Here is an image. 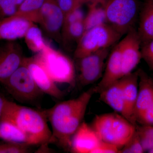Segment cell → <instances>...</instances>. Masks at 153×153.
<instances>
[{
    "instance_id": "1",
    "label": "cell",
    "mask_w": 153,
    "mask_h": 153,
    "mask_svg": "<svg viewBox=\"0 0 153 153\" xmlns=\"http://www.w3.org/2000/svg\"><path fill=\"white\" fill-rule=\"evenodd\" d=\"M94 87L73 99L60 102L43 111L52 128L51 143L70 151L71 139L83 122L88 105L95 94Z\"/></svg>"
},
{
    "instance_id": "2",
    "label": "cell",
    "mask_w": 153,
    "mask_h": 153,
    "mask_svg": "<svg viewBox=\"0 0 153 153\" xmlns=\"http://www.w3.org/2000/svg\"><path fill=\"white\" fill-rule=\"evenodd\" d=\"M1 120L13 124L30 137L35 146H47L52 132L43 111H38L4 99Z\"/></svg>"
},
{
    "instance_id": "3",
    "label": "cell",
    "mask_w": 153,
    "mask_h": 153,
    "mask_svg": "<svg viewBox=\"0 0 153 153\" xmlns=\"http://www.w3.org/2000/svg\"><path fill=\"white\" fill-rule=\"evenodd\" d=\"M91 126L101 141L114 145L120 151L133 136L137 126L113 112L96 116Z\"/></svg>"
},
{
    "instance_id": "4",
    "label": "cell",
    "mask_w": 153,
    "mask_h": 153,
    "mask_svg": "<svg viewBox=\"0 0 153 153\" xmlns=\"http://www.w3.org/2000/svg\"><path fill=\"white\" fill-rule=\"evenodd\" d=\"M34 57L54 82L74 85L76 80V67L67 55L46 44L43 50Z\"/></svg>"
},
{
    "instance_id": "5",
    "label": "cell",
    "mask_w": 153,
    "mask_h": 153,
    "mask_svg": "<svg viewBox=\"0 0 153 153\" xmlns=\"http://www.w3.org/2000/svg\"><path fill=\"white\" fill-rule=\"evenodd\" d=\"M122 36L108 23L86 30L77 43L74 57L79 59L100 49L110 48Z\"/></svg>"
},
{
    "instance_id": "6",
    "label": "cell",
    "mask_w": 153,
    "mask_h": 153,
    "mask_svg": "<svg viewBox=\"0 0 153 153\" xmlns=\"http://www.w3.org/2000/svg\"><path fill=\"white\" fill-rule=\"evenodd\" d=\"M104 7L108 24L122 36L134 28L139 10V0H107Z\"/></svg>"
},
{
    "instance_id": "7",
    "label": "cell",
    "mask_w": 153,
    "mask_h": 153,
    "mask_svg": "<svg viewBox=\"0 0 153 153\" xmlns=\"http://www.w3.org/2000/svg\"><path fill=\"white\" fill-rule=\"evenodd\" d=\"M2 84L15 99L21 102H31L44 93L36 85L29 69L22 63Z\"/></svg>"
},
{
    "instance_id": "8",
    "label": "cell",
    "mask_w": 153,
    "mask_h": 153,
    "mask_svg": "<svg viewBox=\"0 0 153 153\" xmlns=\"http://www.w3.org/2000/svg\"><path fill=\"white\" fill-rule=\"evenodd\" d=\"M64 15L57 0H45L39 13L38 23L47 36L58 43L62 42L61 31Z\"/></svg>"
},
{
    "instance_id": "9",
    "label": "cell",
    "mask_w": 153,
    "mask_h": 153,
    "mask_svg": "<svg viewBox=\"0 0 153 153\" xmlns=\"http://www.w3.org/2000/svg\"><path fill=\"white\" fill-rule=\"evenodd\" d=\"M121 57L123 76L132 73L142 57L141 41L137 31L133 28L118 43Z\"/></svg>"
},
{
    "instance_id": "10",
    "label": "cell",
    "mask_w": 153,
    "mask_h": 153,
    "mask_svg": "<svg viewBox=\"0 0 153 153\" xmlns=\"http://www.w3.org/2000/svg\"><path fill=\"white\" fill-rule=\"evenodd\" d=\"M20 44L14 41L0 46V83L7 79L22 65L25 57Z\"/></svg>"
},
{
    "instance_id": "11",
    "label": "cell",
    "mask_w": 153,
    "mask_h": 153,
    "mask_svg": "<svg viewBox=\"0 0 153 153\" xmlns=\"http://www.w3.org/2000/svg\"><path fill=\"white\" fill-rule=\"evenodd\" d=\"M23 63L27 67L36 85L43 93L57 99L63 97V91L58 88L56 82L34 56L24 57Z\"/></svg>"
},
{
    "instance_id": "12",
    "label": "cell",
    "mask_w": 153,
    "mask_h": 153,
    "mask_svg": "<svg viewBox=\"0 0 153 153\" xmlns=\"http://www.w3.org/2000/svg\"><path fill=\"white\" fill-rule=\"evenodd\" d=\"M123 76L120 49L116 44L109 54L101 80L94 87L95 93H100Z\"/></svg>"
},
{
    "instance_id": "13",
    "label": "cell",
    "mask_w": 153,
    "mask_h": 153,
    "mask_svg": "<svg viewBox=\"0 0 153 153\" xmlns=\"http://www.w3.org/2000/svg\"><path fill=\"white\" fill-rule=\"evenodd\" d=\"M101 141L91 126L83 122L72 137L70 152L92 153Z\"/></svg>"
},
{
    "instance_id": "14",
    "label": "cell",
    "mask_w": 153,
    "mask_h": 153,
    "mask_svg": "<svg viewBox=\"0 0 153 153\" xmlns=\"http://www.w3.org/2000/svg\"><path fill=\"white\" fill-rule=\"evenodd\" d=\"M138 71V92L134 115L137 123H139L145 111L153 102V78L143 69H139Z\"/></svg>"
},
{
    "instance_id": "15",
    "label": "cell",
    "mask_w": 153,
    "mask_h": 153,
    "mask_svg": "<svg viewBox=\"0 0 153 153\" xmlns=\"http://www.w3.org/2000/svg\"><path fill=\"white\" fill-rule=\"evenodd\" d=\"M125 111L123 117L134 125L137 126L134 112L138 92L139 76L137 71L123 76Z\"/></svg>"
},
{
    "instance_id": "16",
    "label": "cell",
    "mask_w": 153,
    "mask_h": 153,
    "mask_svg": "<svg viewBox=\"0 0 153 153\" xmlns=\"http://www.w3.org/2000/svg\"><path fill=\"white\" fill-rule=\"evenodd\" d=\"M34 23L14 15L0 21V40L14 41L24 38Z\"/></svg>"
},
{
    "instance_id": "17",
    "label": "cell",
    "mask_w": 153,
    "mask_h": 153,
    "mask_svg": "<svg viewBox=\"0 0 153 153\" xmlns=\"http://www.w3.org/2000/svg\"><path fill=\"white\" fill-rule=\"evenodd\" d=\"M99 94L101 101L123 116L125 103L123 77L102 90Z\"/></svg>"
},
{
    "instance_id": "18",
    "label": "cell",
    "mask_w": 153,
    "mask_h": 153,
    "mask_svg": "<svg viewBox=\"0 0 153 153\" xmlns=\"http://www.w3.org/2000/svg\"><path fill=\"white\" fill-rule=\"evenodd\" d=\"M137 31L141 44L153 39V0H146L144 4Z\"/></svg>"
},
{
    "instance_id": "19",
    "label": "cell",
    "mask_w": 153,
    "mask_h": 153,
    "mask_svg": "<svg viewBox=\"0 0 153 153\" xmlns=\"http://www.w3.org/2000/svg\"><path fill=\"white\" fill-rule=\"evenodd\" d=\"M0 138L6 141L35 146L30 137L21 129L5 121H0Z\"/></svg>"
},
{
    "instance_id": "20",
    "label": "cell",
    "mask_w": 153,
    "mask_h": 153,
    "mask_svg": "<svg viewBox=\"0 0 153 153\" xmlns=\"http://www.w3.org/2000/svg\"><path fill=\"white\" fill-rule=\"evenodd\" d=\"M45 0H25L15 15L34 23H38L39 13Z\"/></svg>"
},
{
    "instance_id": "21",
    "label": "cell",
    "mask_w": 153,
    "mask_h": 153,
    "mask_svg": "<svg viewBox=\"0 0 153 153\" xmlns=\"http://www.w3.org/2000/svg\"><path fill=\"white\" fill-rule=\"evenodd\" d=\"M83 23L85 31L108 23L104 6L97 4H89L88 12L84 18Z\"/></svg>"
},
{
    "instance_id": "22",
    "label": "cell",
    "mask_w": 153,
    "mask_h": 153,
    "mask_svg": "<svg viewBox=\"0 0 153 153\" xmlns=\"http://www.w3.org/2000/svg\"><path fill=\"white\" fill-rule=\"evenodd\" d=\"M24 38L27 47L35 53L42 51L46 44L41 29L35 23L28 29Z\"/></svg>"
},
{
    "instance_id": "23",
    "label": "cell",
    "mask_w": 153,
    "mask_h": 153,
    "mask_svg": "<svg viewBox=\"0 0 153 153\" xmlns=\"http://www.w3.org/2000/svg\"><path fill=\"white\" fill-rule=\"evenodd\" d=\"M85 31L83 21L74 22L62 28L61 31L62 43L66 45L74 42L77 44Z\"/></svg>"
},
{
    "instance_id": "24",
    "label": "cell",
    "mask_w": 153,
    "mask_h": 153,
    "mask_svg": "<svg viewBox=\"0 0 153 153\" xmlns=\"http://www.w3.org/2000/svg\"><path fill=\"white\" fill-rule=\"evenodd\" d=\"M136 132L145 152L153 149V126L137 125Z\"/></svg>"
},
{
    "instance_id": "25",
    "label": "cell",
    "mask_w": 153,
    "mask_h": 153,
    "mask_svg": "<svg viewBox=\"0 0 153 153\" xmlns=\"http://www.w3.org/2000/svg\"><path fill=\"white\" fill-rule=\"evenodd\" d=\"M30 145L12 142H0V153H28L31 152Z\"/></svg>"
},
{
    "instance_id": "26",
    "label": "cell",
    "mask_w": 153,
    "mask_h": 153,
    "mask_svg": "<svg viewBox=\"0 0 153 153\" xmlns=\"http://www.w3.org/2000/svg\"><path fill=\"white\" fill-rule=\"evenodd\" d=\"M145 151L143 149L139 137L137 134L136 129L135 132L131 139L127 143L119 153H143Z\"/></svg>"
},
{
    "instance_id": "27",
    "label": "cell",
    "mask_w": 153,
    "mask_h": 153,
    "mask_svg": "<svg viewBox=\"0 0 153 153\" xmlns=\"http://www.w3.org/2000/svg\"><path fill=\"white\" fill-rule=\"evenodd\" d=\"M18 7L15 0H0V21L15 15Z\"/></svg>"
},
{
    "instance_id": "28",
    "label": "cell",
    "mask_w": 153,
    "mask_h": 153,
    "mask_svg": "<svg viewBox=\"0 0 153 153\" xmlns=\"http://www.w3.org/2000/svg\"><path fill=\"white\" fill-rule=\"evenodd\" d=\"M141 51L142 59L153 71V39L142 43Z\"/></svg>"
},
{
    "instance_id": "29",
    "label": "cell",
    "mask_w": 153,
    "mask_h": 153,
    "mask_svg": "<svg viewBox=\"0 0 153 153\" xmlns=\"http://www.w3.org/2000/svg\"><path fill=\"white\" fill-rule=\"evenodd\" d=\"M84 18L85 17L83 12L81 10L80 7L75 9L65 16L62 28L66 27L74 22L83 21Z\"/></svg>"
},
{
    "instance_id": "30",
    "label": "cell",
    "mask_w": 153,
    "mask_h": 153,
    "mask_svg": "<svg viewBox=\"0 0 153 153\" xmlns=\"http://www.w3.org/2000/svg\"><path fill=\"white\" fill-rule=\"evenodd\" d=\"M119 151L114 145L101 141L92 153H117Z\"/></svg>"
},
{
    "instance_id": "31",
    "label": "cell",
    "mask_w": 153,
    "mask_h": 153,
    "mask_svg": "<svg viewBox=\"0 0 153 153\" xmlns=\"http://www.w3.org/2000/svg\"><path fill=\"white\" fill-rule=\"evenodd\" d=\"M139 123L142 125L153 126V102L145 111Z\"/></svg>"
},
{
    "instance_id": "32",
    "label": "cell",
    "mask_w": 153,
    "mask_h": 153,
    "mask_svg": "<svg viewBox=\"0 0 153 153\" xmlns=\"http://www.w3.org/2000/svg\"><path fill=\"white\" fill-rule=\"evenodd\" d=\"M106 1L107 0H75L76 3L80 6L82 4L88 3L89 4H100L104 7Z\"/></svg>"
},
{
    "instance_id": "33",
    "label": "cell",
    "mask_w": 153,
    "mask_h": 153,
    "mask_svg": "<svg viewBox=\"0 0 153 153\" xmlns=\"http://www.w3.org/2000/svg\"><path fill=\"white\" fill-rule=\"evenodd\" d=\"M4 98L1 97L0 96V121L1 117L2 114L3 107H4Z\"/></svg>"
},
{
    "instance_id": "34",
    "label": "cell",
    "mask_w": 153,
    "mask_h": 153,
    "mask_svg": "<svg viewBox=\"0 0 153 153\" xmlns=\"http://www.w3.org/2000/svg\"><path fill=\"white\" fill-rule=\"evenodd\" d=\"M24 1H25V0H15V1H16V3L18 7H19V6L21 4H22Z\"/></svg>"
},
{
    "instance_id": "35",
    "label": "cell",
    "mask_w": 153,
    "mask_h": 153,
    "mask_svg": "<svg viewBox=\"0 0 153 153\" xmlns=\"http://www.w3.org/2000/svg\"><path fill=\"white\" fill-rule=\"evenodd\" d=\"M68 1H69V0H57L58 4H62V3Z\"/></svg>"
},
{
    "instance_id": "36",
    "label": "cell",
    "mask_w": 153,
    "mask_h": 153,
    "mask_svg": "<svg viewBox=\"0 0 153 153\" xmlns=\"http://www.w3.org/2000/svg\"><path fill=\"white\" fill-rule=\"evenodd\" d=\"M148 153H153V149L149 151Z\"/></svg>"
}]
</instances>
